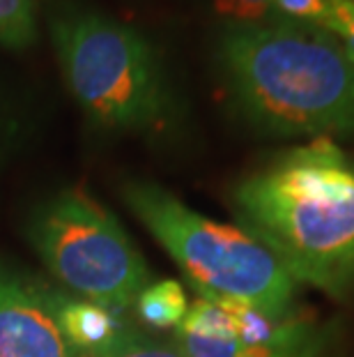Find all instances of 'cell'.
Wrapping results in <instances>:
<instances>
[{
  "label": "cell",
  "instance_id": "10",
  "mask_svg": "<svg viewBox=\"0 0 354 357\" xmlns=\"http://www.w3.org/2000/svg\"><path fill=\"white\" fill-rule=\"evenodd\" d=\"M92 357H184L172 339H159L138 330L129 332L122 341L111 346L108 351Z\"/></svg>",
  "mask_w": 354,
  "mask_h": 357
},
{
  "label": "cell",
  "instance_id": "2",
  "mask_svg": "<svg viewBox=\"0 0 354 357\" xmlns=\"http://www.w3.org/2000/svg\"><path fill=\"white\" fill-rule=\"evenodd\" d=\"M218 63L237 109L258 132L354 139V63L322 26L285 19L225 26Z\"/></svg>",
  "mask_w": 354,
  "mask_h": 357
},
{
  "label": "cell",
  "instance_id": "16",
  "mask_svg": "<svg viewBox=\"0 0 354 357\" xmlns=\"http://www.w3.org/2000/svg\"><path fill=\"white\" fill-rule=\"evenodd\" d=\"M350 3H352V5H354V0H350Z\"/></svg>",
  "mask_w": 354,
  "mask_h": 357
},
{
  "label": "cell",
  "instance_id": "1",
  "mask_svg": "<svg viewBox=\"0 0 354 357\" xmlns=\"http://www.w3.org/2000/svg\"><path fill=\"white\" fill-rule=\"evenodd\" d=\"M232 203L297 284L354 295V155L334 139L278 153L239 182Z\"/></svg>",
  "mask_w": 354,
  "mask_h": 357
},
{
  "label": "cell",
  "instance_id": "14",
  "mask_svg": "<svg viewBox=\"0 0 354 357\" xmlns=\"http://www.w3.org/2000/svg\"><path fill=\"white\" fill-rule=\"evenodd\" d=\"M327 351L329 348H325V351H311V353H304V355H295V357H327Z\"/></svg>",
  "mask_w": 354,
  "mask_h": 357
},
{
  "label": "cell",
  "instance_id": "9",
  "mask_svg": "<svg viewBox=\"0 0 354 357\" xmlns=\"http://www.w3.org/2000/svg\"><path fill=\"white\" fill-rule=\"evenodd\" d=\"M37 40V0H0V47L21 51Z\"/></svg>",
  "mask_w": 354,
  "mask_h": 357
},
{
  "label": "cell",
  "instance_id": "12",
  "mask_svg": "<svg viewBox=\"0 0 354 357\" xmlns=\"http://www.w3.org/2000/svg\"><path fill=\"white\" fill-rule=\"evenodd\" d=\"M320 26L341 40L354 63V5L350 0H329L327 14Z\"/></svg>",
  "mask_w": 354,
  "mask_h": 357
},
{
  "label": "cell",
  "instance_id": "3",
  "mask_svg": "<svg viewBox=\"0 0 354 357\" xmlns=\"http://www.w3.org/2000/svg\"><path fill=\"white\" fill-rule=\"evenodd\" d=\"M122 199L179 265L198 298L246 305L269 316L295 311L299 284L246 229L198 215L156 182H127Z\"/></svg>",
  "mask_w": 354,
  "mask_h": 357
},
{
  "label": "cell",
  "instance_id": "7",
  "mask_svg": "<svg viewBox=\"0 0 354 357\" xmlns=\"http://www.w3.org/2000/svg\"><path fill=\"white\" fill-rule=\"evenodd\" d=\"M49 302L60 332L77 357L99 355L136 330L122 318L124 311L108 309L79 295L72 298V295L49 291Z\"/></svg>",
  "mask_w": 354,
  "mask_h": 357
},
{
  "label": "cell",
  "instance_id": "13",
  "mask_svg": "<svg viewBox=\"0 0 354 357\" xmlns=\"http://www.w3.org/2000/svg\"><path fill=\"white\" fill-rule=\"evenodd\" d=\"M327 7L329 0H274V19L320 26Z\"/></svg>",
  "mask_w": 354,
  "mask_h": 357
},
{
  "label": "cell",
  "instance_id": "8",
  "mask_svg": "<svg viewBox=\"0 0 354 357\" xmlns=\"http://www.w3.org/2000/svg\"><path fill=\"white\" fill-rule=\"evenodd\" d=\"M136 314L147 328L152 330H172L179 328L189 311L184 286L175 279H159L147 284L134 302Z\"/></svg>",
  "mask_w": 354,
  "mask_h": 357
},
{
  "label": "cell",
  "instance_id": "6",
  "mask_svg": "<svg viewBox=\"0 0 354 357\" xmlns=\"http://www.w3.org/2000/svg\"><path fill=\"white\" fill-rule=\"evenodd\" d=\"M0 357H77L60 332L49 288L0 265Z\"/></svg>",
  "mask_w": 354,
  "mask_h": 357
},
{
  "label": "cell",
  "instance_id": "4",
  "mask_svg": "<svg viewBox=\"0 0 354 357\" xmlns=\"http://www.w3.org/2000/svg\"><path fill=\"white\" fill-rule=\"evenodd\" d=\"M49 33L67 88L108 132H154L170 120L161 63L136 28L81 7L51 12Z\"/></svg>",
  "mask_w": 354,
  "mask_h": 357
},
{
  "label": "cell",
  "instance_id": "15",
  "mask_svg": "<svg viewBox=\"0 0 354 357\" xmlns=\"http://www.w3.org/2000/svg\"><path fill=\"white\" fill-rule=\"evenodd\" d=\"M3 155H5V146H3V139H0V159H3Z\"/></svg>",
  "mask_w": 354,
  "mask_h": 357
},
{
  "label": "cell",
  "instance_id": "11",
  "mask_svg": "<svg viewBox=\"0 0 354 357\" xmlns=\"http://www.w3.org/2000/svg\"><path fill=\"white\" fill-rule=\"evenodd\" d=\"M214 10L228 26L265 24L274 19V0H214Z\"/></svg>",
  "mask_w": 354,
  "mask_h": 357
},
{
  "label": "cell",
  "instance_id": "5",
  "mask_svg": "<svg viewBox=\"0 0 354 357\" xmlns=\"http://www.w3.org/2000/svg\"><path fill=\"white\" fill-rule=\"evenodd\" d=\"M26 235L51 275L79 298L124 311L152 284L136 242L86 189H63L37 205Z\"/></svg>",
  "mask_w": 354,
  "mask_h": 357
}]
</instances>
